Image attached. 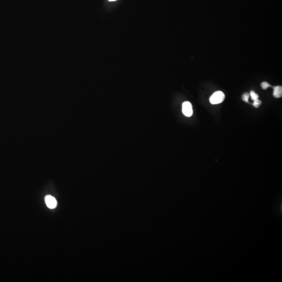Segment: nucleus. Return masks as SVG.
Returning <instances> with one entry per match:
<instances>
[{"label": "nucleus", "mask_w": 282, "mask_h": 282, "mask_svg": "<svg viewBox=\"0 0 282 282\" xmlns=\"http://www.w3.org/2000/svg\"><path fill=\"white\" fill-rule=\"evenodd\" d=\"M225 95L224 93L221 91H216L210 97V103L213 105H216L221 103L224 101Z\"/></svg>", "instance_id": "nucleus-1"}, {"label": "nucleus", "mask_w": 282, "mask_h": 282, "mask_svg": "<svg viewBox=\"0 0 282 282\" xmlns=\"http://www.w3.org/2000/svg\"><path fill=\"white\" fill-rule=\"evenodd\" d=\"M183 112L186 117H190L192 115V106L190 102H185L183 103Z\"/></svg>", "instance_id": "nucleus-2"}, {"label": "nucleus", "mask_w": 282, "mask_h": 282, "mask_svg": "<svg viewBox=\"0 0 282 282\" xmlns=\"http://www.w3.org/2000/svg\"><path fill=\"white\" fill-rule=\"evenodd\" d=\"M45 202L46 206L49 208H54L57 206V201L55 198L51 195H46L45 198Z\"/></svg>", "instance_id": "nucleus-3"}, {"label": "nucleus", "mask_w": 282, "mask_h": 282, "mask_svg": "<svg viewBox=\"0 0 282 282\" xmlns=\"http://www.w3.org/2000/svg\"><path fill=\"white\" fill-rule=\"evenodd\" d=\"M273 96L275 98H280L282 97V86H275L274 87Z\"/></svg>", "instance_id": "nucleus-4"}, {"label": "nucleus", "mask_w": 282, "mask_h": 282, "mask_svg": "<svg viewBox=\"0 0 282 282\" xmlns=\"http://www.w3.org/2000/svg\"><path fill=\"white\" fill-rule=\"evenodd\" d=\"M250 95L251 96V99L253 100V101L255 100L258 99H259V95L255 93L254 91H250Z\"/></svg>", "instance_id": "nucleus-5"}, {"label": "nucleus", "mask_w": 282, "mask_h": 282, "mask_svg": "<svg viewBox=\"0 0 282 282\" xmlns=\"http://www.w3.org/2000/svg\"><path fill=\"white\" fill-rule=\"evenodd\" d=\"M261 101L260 100L256 99L254 100V102H253V105L255 106L256 108H258V107L260 106L261 104Z\"/></svg>", "instance_id": "nucleus-6"}, {"label": "nucleus", "mask_w": 282, "mask_h": 282, "mask_svg": "<svg viewBox=\"0 0 282 282\" xmlns=\"http://www.w3.org/2000/svg\"><path fill=\"white\" fill-rule=\"evenodd\" d=\"M249 98V94L247 93H244V94L243 95V97H242L243 100L244 102H246V103H248Z\"/></svg>", "instance_id": "nucleus-7"}, {"label": "nucleus", "mask_w": 282, "mask_h": 282, "mask_svg": "<svg viewBox=\"0 0 282 282\" xmlns=\"http://www.w3.org/2000/svg\"><path fill=\"white\" fill-rule=\"evenodd\" d=\"M261 86L263 90H267L268 88L271 86L268 82H264L262 83Z\"/></svg>", "instance_id": "nucleus-8"}, {"label": "nucleus", "mask_w": 282, "mask_h": 282, "mask_svg": "<svg viewBox=\"0 0 282 282\" xmlns=\"http://www.w3.org/2000/svg\"><path fill=\"white\" fill-rule=\"evenodd\" d=\"M110 2H113V1H117V0H109Z\"/></svg>", "instance_id": "nucleus-9"}]
</instances>
